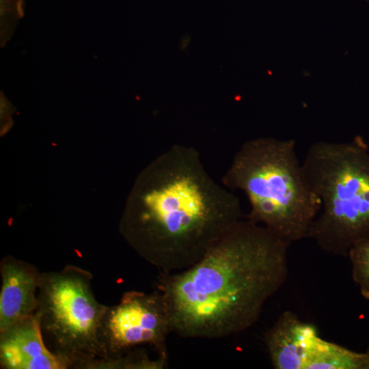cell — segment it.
<instances>
[{"mask_svg": "<svg viewBox=\"0 0 369 369\" xmlns=\"http://www.w3.org/2000/svg\"><path fill=\"white\" fill-rule=\"evenodd\" d=\"M141 179L125 229L161 272L189 267L241 220L238 198L212 179L193 147L173 145Z\"/></svg>", "mask_w": 369, "mask_h": 369, "instance_id": "7a4b0ae2", "label": "cell"}, {"mask_svg": "<svg viewBox=\"0 0 369 369\" xmlns=\"http://www.w3.org/2000/svg\"><path fill=\"white\" fill-rule=\"evenodd\" d=\"M364 1H369V0H364Z\"/></svg>", "mask_w": 369, "mask_h": 369, "instance_id": "7c38bea8", "label": "cell"}, {"mask_svg": "<svg viewBox=\"0 0 369 369\" xmlns=\"http://www.w3.org/2000/svg\"><path fill=\"white\" fill-rule=\"evenodd\" d=\"M248 198L247 219L290 245L309 237L321 202L296 152V141L261 137L245 141L223 178Z\"/></svg>", "mask_w": 369, "mask_h": 369, "instance_id": "3957f363", "label": "cell"}, {"mask_svg": "<svg viewBox=\"0 0 369 369\" xmlns=\"http://www.w3.org/2000/svg\"><path fill=\"white\" fill-rule=\"evenodd\" d=\"M367 143H368V144L369 146V135H368V142Z\"/></svg>", "mask_w": 369, "mask_h": 369, "instance_id": "8fae6325", "label": "cell"}, {"mask_svg": "<svg viewBox=\"0 0 369 369\" xmlns=\"http://www.w3.org/2000/svg\"><path fill=\"white\" fill-rule=\"evenodd\" d=\"M264 340L276 369H369V347L357 352L325 340L290 311L278 317Z\"/></svg>", "mask_w": 369, "mask_h": 369, "instance_id": "52a82bcc", "label": "cell"}, {"mask_svg": "<svg viewBox=\"0 0 369 369\" xmlns=\"http://www.w3.org/2000/svg\"><path fill=\"white\" fill-rule=\"evenodd\" d=\"M0 331L36 313L41 273L33 265L14 258L0 265Z\"/></svg>", "mask_w": 369, "mask_h": 369, "instance_id": "9c48e42d", "label": "cell"}, {"mask_svg": "<svg viewBox=\"0 0 369 369\" xmlns=\"http://www.w3.org/2000/svg\"><path fill=\"white\" fill-rule=\"evenodd\" d=\"M352 278L361 295L369 300V238L354 245L348 256Z\"/></svg>", "mask_w": 369, "mask_h": 369, "instance_id": "30bf717a", "label": "cell"}, {"mask_svg": "<svg viewBox=\"0 0 369 369\" xmlns=\"http://www.w3.org/2000/svg\"><path fill=\"white\" fill-rule=\"evenodd\" d=\"M290 245L265 227L241 219L189 267L161 272L157 289L171 331L218 339L249 328L287 279Z\"/></svg>", "mask_w": 369, "mask_h": 369, "instance_id": "6da1fadb", "label": "cell"}, {"mask_svg": "<svg viewBox=\"0 0 369 369\" xmlns=\"http://www.w3.org/2000/svg\"><path fill=\"white\" fill-rule=\"evenodd\" d=\"M0 362L7 369H65L67 363L44 342L35 313L0 331Z\"/></svg>", "mask_w": 369, "mask_h": 369, "instance_id": "ba28073f", "label": "cell"}, {"mask_svg": "<svg viewBox=\"0 0 369 369\" xmlns=\"http://www.w3.org/2000/svg\"><path fill=\"white\" fill-rule=\"evenodd\" d=\"M92 279L89 271L72 265L41 274L36 313L43 338L68 368H88L105 358L98 331L107 306L96 299Z\"/></svg>", "mask_w": 369, "mask_h": 369, "instance_id": "5b68a950", "label": "cell"}, {"mask_svg": "<svg viewBox=\"0 0 369 369\" xmlns=\"http://www.w3.org/2000/svg\"><path fill=\"white\" fill-rule=\"evenodd\" d=\"M169 332L168 312L159 290L126 292L119 303L107 306L103 314L98 339L105 358L96 361L92 369H113L117 360L141 345H149L167 358Z\"/></svg>", "mask_w": 369, "mask_h": 369, "instance_id": "8992f818", "label": "cell"}, {"mask_svg": "<svg viewBox=\"0 0 369 369\" xmlns=\"http://www.w3.org/2000/svg\"><path fill=\"white\" fill-rule=\"evenodd\" d=\"M302 165L321 202L308 238L325 252L347 257L369 238V146L360 135L344 142L316 141Z\"/></svg>", "mask_w": 369, "mask_h": 369, "instance_id": "277c9868", "label": "cell"}]
</instances>
